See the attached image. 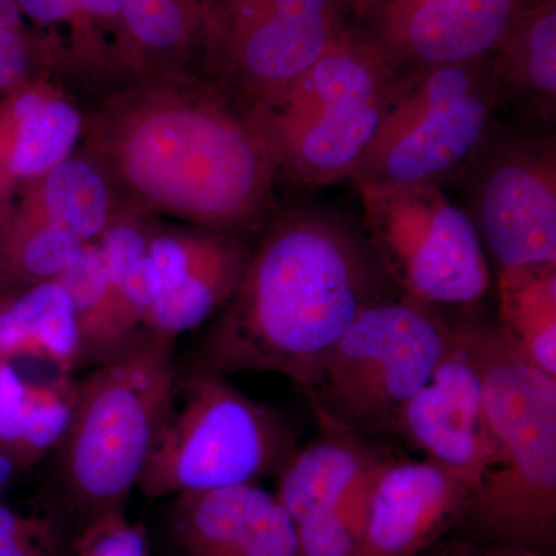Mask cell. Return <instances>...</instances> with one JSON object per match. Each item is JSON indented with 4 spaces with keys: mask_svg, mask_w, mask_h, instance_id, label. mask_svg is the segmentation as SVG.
Listing matches in <instances>:
<instances>
[{
    "mask_svg": "<svg viewBox=\"0 0 556 556\" xmlns=\"http://www.w3.org/2000/svg\"><path fill=\"white\" fill-rule=\"evenodd\" d=\"M83 134L119 207L229 236L263 218L280 174L262 112L193 73L135 76Z\"/></svg>",
    "mask_w": 556,
    "mask_h": 556,
    "instance_id": "6da1fadb",
    "label": "cell"
},
{
    "mask_svg": "<svg viewBox=\"0 0 556 556\" xmlns=\"http://www.w3.org/2000/svg\"><path fill=\"white\" fill-rule=\"evenodd\" d=\"M399 294L364 225L336 208L300 206L269 223L199 369L276 372L313 393L332 348L358 314Z\"/></svg>",
    "mask_w": 556,
    "mask_h": 556,
    "instance_id": "7a4b0ae2",
    "label": "cell"
},
{
    "mask_svg": "<svg viewBox=\"0 0 556 556\" xmlns=\"http://www.w3.org/2000/svg\"><path fill=\"white\" fill-rule=\"evenodd\" d=\"M482 357L497 466L482 478L463 519L493 544L547 555L556 540V378L489 321Z\"/></svg>",
    "mask_w": 556,
    "mask_h": 556,
    "instance_id": "3957f363",
    "label": "cell"
},
{
    "mask_svg": "<svg viewBox=\"0 0 556 556\" xmlns=\"http://www.w3.org/2000/svg\"><path fill=\"white\" fill-rule=\"evenodd\" d=\"M175 338L146 331L118 356L75 383V404L60 444L70 500L90 521L123 514L177 386Z\"/></svg>",
    "mask_w": 556,
    "mask_h": 556,
    "instance_id": "277c9868",
    "label": "cell"
},
{
    "mask_svg": "<svg viewBox=\"0 0 556 556\" xmlns=\"http://www.w3.org/2000/svg\"><path fill=\"white\" fill-rule=\"evenodd\" d=\"M401 73L369 40L343 33L273 105L260 110L278 172L309 189L350 178Z\"/></svg>",
    "mask_w": 556,
    "mask_h": 556,
    "instance_id": "5b68a950",
    "label": "cell"
},
{
    "mask_svg": "<svg viewBox=\"0 0 556 556\" xmlns=\"http://www.w3.org/2000/svg\"><path fill=\"white\" fill-rule=\"evenodd\" d=\"M298 448L281 413L195 369L177 380L137 486L161 497L249 484L277 477Z\"/></svg>",
    "mask_w": 556,
    "mask_h": 556,
    "instance_id": "8992f818",
    "label": "cell"
},
{
    "mask_svg": "<svg viewBox=\"0 0 556 556\" xmlns=\"http://www.w3.org/2000/svg\"><path fill=\"white\" fill-rule=\"evenodd\" d=\"M500 101L489 58L404 70L350 179L357 189L439 185L477 152Z\"/></svg>",
    "mask_w": 556,
    "mask_h": 556,
    "instance_id": "52a82bcc",
    "label": "cell"
},
{
    "mask_svg": "<svg viewBox=\"0 0 556 556\" xmlns=\"http://www.w3.org/2000/svg\"><path fill=\"white\" fill-rule=\"evenodd\" d=\"M452 318L394 294L362 311L325 362L311 401L358 433L394 434L447 346Z\"/></svg>",
    "mask_w": 556,
    "mask_h": 556,
    "instance_id": "ba28073f",
    "label": "cell"
},
{
    "mask_svg": "<svg viewBox=\"0 0 556 556\" xmlns=\"http://www.w3.org/2000/svg\"><path fill=\"white\" fill-rule=\"evenodd\" d=\"M364 229L401 294L434 306H471L490 287L473 222L439 185L367 186Z\"/></svg>",
    "mask_w": 556,
    "mask_h": 556,
    "instance_id": "9c48e42d",
    "label": "cell"
},
{
    "mask_svg": "<svg viewBox=\"0 0 556 556\" xmlns=\"http://www.w3.org/2000/svg\"><path fill=\"white\" fill-rule=\"evenodd\" d=\"M346 31L340 0H201L207 78L268 109Z\"/></svg>",
    "mask_w": 556,
    "mask_h": 556,
    "instance_id": "30bf717a",
    "label": "cell"
},
{
    "mask_svg": "<svg viewBox=\"0 0 556 556\" xmlns=\"http://www.w3.org/2000/svg\"><path fill=\"white\" fill-rule=\"evenodd\" d=\"M466 211L500 269L556 265V142L486 135L464 169Z\"/></svg>",
    "mask_w": 556,
    "mask_h": 556,
    "instance_id": "8fae6325",
    "label": "cell"
},
{
    "mask_svg": "<svg viewBox=\"0 0 556 556\" xmlns=\"http://www.w3.org/2000/svg\"><path fill=\"white\" fill-rule=\"evenodd\" d=\"M482 327L484 320L478 317L452 318L444 353L394 427V434L428 459L478 481L497 466V445L485 415Z\"/></svg>",
    "mask_w": 556,
    "mask_h": 556,
    "instance_id": "7c38bea8",
    "label": "cell"
},
{
    "mask_svg": "<svg viewBox=\"0 0 556 556\" xmlns=\"http://www.w3.org/2000/svg\"><path fill=\"white\" fill-rule=\"evenodd\" d=\"M526 0H354L367 24L362 36L396 67L484 60L506 35Z\"/></svg>",
    "mask_w": 556,
    "mask_h": 556,
    "instance_id": "4fadbf2b",
    "label": "cell"
},
{
    "mask_svg": "<svg viewBox=\"0 0 556 556\" xmlns=\"http://www.w3.org/2000/svg\"><path fill=\"white\" fill-rule=\"evenodd\" d=\"M481 481L438 460L388 459L380 468L361 556H417L457 519Z\"/></svg>",
    "mask_w": 556,
    "mask_h": 556,
    "instance_id": "5bb4252c",
    "label": "cell"
},
{
    "mask_svg": "<svg viewBox=\"0 0 556 556\" xmlns=\"http://www.w3.org/2000/svg\"><path fill=\"white\" fill-rule=\"evenodd\" d=\"M175 510L190 556H300L294 519L255 482L182 493Z\"/></svg>",
    "mask_w": 556,
    "mask_h": 556,
    "instance_id": "9a60e30c",
    "label": "cell"
},
{
    "mask_svg": "<svg viewBox=\"0 0 556 556\" xmlns=\"http://www.w3.org/2000/svg\"><path fill=\"white\" fill-rule=\"evenodd\" d=\"M317 437L298 448L277 475L276 497L294 522L338 506L369 468L388 459L364 434L313 401Z\"/></svg>",
    "mask_w": 556,
    "mask_h": 556,
    "instance_id": "2e32d148",
    "label": "cell"
},
{
    "mask_svg": "<svg viewBox=\"0 0 556 556\" xmlns=\"http://www.w3.org/2000/svg\"><path fill=\"white\" fill-rule=\"evenodd\" d=\"M30 357L67 375L80 365L75 306L58 280L0 295V362Z\"/></svg>",
    "mask_w": 556,
    "mask_h": 556,
    "instance_id": "e0dca14e",
    "label": "cell"
},
{
    "mask_svg": "<svg viewBox=\"0 0 556 556\" xmlns=\"http://www.w3.org/2000/svg\"><path fill=\"white\" fill-rule=\"evenodd\" d=\"M486 58L501 100L515 98L538 118H554L556 0H541L519 11Z\"/></svg>",
    "mask_w": 556,
    "mask_h": 556,
    "instance_id": "ac0fdd59",
    "label": "cell"
},
{
    "mask_svg": "<svg viewBox=\"0 0 556 556\" xmlns=\"http://www.w3.org/2000/svg\"><path fill=\"white\" fill-rule=\"evenodd\" d=\"M201 47V0H123L116 61L135 76L190 73Z\"/></svg>",
    "mask_w": 556,
    "mask_h": 556,
    "instance_id": "d6986e66",
    "label": "cell"
},
{
    "mask_svg": "<svg viewBox=\"0 0 556 556\" xmlns=\"http://www.w3.org/2000/svg\"><path fill=\"white\" fill-rule=\"evenodd\" d=\"M84 131L78 110L46 87L17 94L10 108V138L0 166L11 178H40L68 159Z\"/></svg>",
    "mask_w": 556,
    "mask_h": 556,
    "instance_id": "ffe728a7",
    "label": "cell"
},
{
    "mask_svg": "<svg viewBox=\"0 0 556 556\" xmlns=\"http://www.w3.org/2000/svg\"><path fill=\"white\" fill-rule=\"evenodd\" d=\"M248 260L243 244L236 237L226 236L185 277L163 289L146 318V331L177 339L181 332L199 327L215 311L228 305Z\"/></svg>",
    "mask_w": 556,
    "mask_h": 556,
    "instance_id": "44dd1931",
    "label": "cell"
},
{
    "mask_svg": "<svg viewBox=\"0 0 556 556\" xmlns=\"http://www.w3.org/2000/svg\"><path fill=\"white\" fill-rule=\"evenodd\" d=\"M58 281L75 306L80 364L100 365L118 356L138 338L112 281L98 241L87 243L79 258Z\"/></svg>",
    "mask_w": 556,
    "mask_h": 556,
    "instance_id": "7402d4cb",
    "label": "cell"
},
{
    "mask_svg": "<svg viewBox=\"0 0 556 556\" xmlns=\"http://www.w3.org/2000/svg\"><path fill=\"white\" fill-rule=\"evenodd\" d=\"M501 334L556 378V265L497 270Z\"/></svg>",
    "mask_w": 556,
    "mask_h": 556,
    "instance_id": "603a6c76",
    "label": "cell"
},
{
    "mask_svg": "<svg viewBox=\"0 0 556 556\" xmlns=\"http://www.w3.org/2000/svg\"><path fill=\"white\" fill-rule=\"evenodd\" d=\"M39 179L25 207L72 230L84 243L100 239L115 212V199L94 163L68 156Z\"/></svg>",
    "mask_w": 556,
    "mask_h": 556,
    "instance_id": "cb8c5ba5",
    "label": "cell"
},
{
    "mask_svg": "<svg viewBox=\"0 0 556 556\" xmlns=\"http://www.w3.org/2000/svg\"><path fill=\"white\" fill-rule=\"evenodd\" d=\"M87 243L72 230L25 207L11 219L5 247L10 291L56 280L79 258Z\"/></svg>",
    "mask_w": 556,
    "mask_h": 556,
    "instance_id": "d4e9b609",
    "label": "cell"
},
{
    "mask_svg": "<svg viewBox=\"0 0 556 556\" xmlns=\"http://www.w3.org/2000/svg\"><path fill=\"white\" fill-rule=\"evenodd\" d=\"M75 404V383L62 375L50 382L28 383L24 426L11 464L27 470L51 450L60 447L67 433Z\"/></svg>",
    "mask_w": 556,
    "mask_h": 556,
    "instance_id": "484cf974",
    "label": "cell"
},
{
    "mask_svg": "<svg viewBox=\"0 0 556 556\" xmlns=\"http://www.w3.org/2000/svg\"><path fill=\"white\" fill-rule=\"evenodd\" d=\"M300 556H361L364 532L338 507L295 522Z\"/></svg>",
    "mask_w": 556,
    "mask_h": 556,
    "instance_id": "4316f807",
    "label": "cell"
},
{
    "mask_svg": "<svg viewBox=\"0 0 556 556\" xmlns=\"http://www.w3.org/2000/svg\"><path fill=\"white\" fill-rule=\"evenodd\" d=\"M0 556H60V535L46 519L0 504Z\"/></svg>",
    "mask_w": 556,
    "mask_h": 556,
    "instance_id": "83f0119b",
    "label": "cell"
},
{
    "mask_svg": "<svg viewBox=\"0 0 556 556\" xmlns=\"http://www.w3.org/2000/svg\"><path fill=\"white\" fill-rule=\"evenodd\" d=\"M76 556H148L144 533L123 514H109L90 521L76 543Z\"/></svg>",
    "mask_w": 556,
    "mask_h": 556,
    "instance_id": "f1b7e54d",
    "label": "cell"
},
{
    "mask_svg": "<svg viewBox=\"0 0 556 556\" xmlns=\"http://www.w3.org/2000/svg\"><path fill=\"white\" fill-rule=\"evenodd\" d=\"M27 404V382L11 362H0V455L11 463L20 442Z\"/></svg>",
    "mask_w": 556,
    "mask_h": 556,
    "instance_id": "f546056e",
    "label": "cell"
},
{
    "mask_svg": "<svg viewBox=\"0 0 556 556\" xmlns=\"http://www.w3.org/2000/svg\"><path fill=\"white\" fill-rule=\"evenodd\" d=\"M36 43L24 27L0 28V90L27 78L35 61Z\"/></svg>",
    "mask_w": 556,
    "mask_h": 556,
    "instance_id": "4dcf8cb0",
    "label": "cell"
},
{
    "mask_svg": "<svg viewBox=\"0 0 556 556\" xmlns=\"http://www.w3.org/2000/svg\"><path fill=\"white\" fill-rule=\"evenodd\" d=\"M78 7L84 31L89 40L91 56H100L102 53V36L113 35L115 38V56L121 36V13H123V0H75Z\"/></svg>",
    "mask_w": 556,
    "mask_h": 556,
    "instance_id": "1f68e13d",
    "label": "cell"
},
{
    "mask_svg": "<svg viewBox=\"0 0 556 556\" xmlns=\"http://www.w3.org/2000/svg\"><path fill=\"white\" fill-rule=\"evenodd\" d=\"M22 14L38 24L60 27L67 25L73 33L76 50L90 56L89 42L75 0H14ZM91 58V56H90Z\"/></svg>",
    "mask_w": 556,
    "mask_h": 556,
    "instance_id": "d6a6232c",
    "label": "cell"
},
{
    "mask_svg": "<svg viewBox=\"0 0 556 556\" xmlns=\"http://www.w3.org/2000/svg\"><path fill=\"white\" fill-rule=\"evenodd\" d=\"M427 556H546L538 554L535 551H529L525 547L503 546L495 544L492 547L473 546V544L455 543L448 544L437 551L431 552Z\"/></svg>",
    "mask_w": 556,
    "mask_h": 556,
    "instance_id": "836d02e7",
    "label": "cell"
},
{
    "mask_svg": "<svg viewBox=\"0 0 556 556\" xmlns=\"http://www.w3.org/2000/svg\"><path fill=\"white\" fill-rule=\"evenodd\" d=\"M3 175L0 172V295L10 291L9 278H7L5 247L9 239L11 218L9 212L2 211Z\"/></svg>",
    "mask_w": 556,
    "mask_h": 556,
    "instance_id": "e575fe53",
    "label": "cell"
},
{
    "mask_svg": "<svg viewBox=\"0 0 556 556\" xmlns=\"http://www.w3.org/2000/svg\"><path fill=\"white\" fill-rule=\"evenodd\" d=\"M22 13L14 0H0V28L21 27Z\"/></svg>",
    "mask_w": 556,
    "mask_h": 556,
    "instance_id": "d590c367",
    "label": "cell"
},
{
    "mask_svg": "<svg viewBox=\"0 0 556 556\" xmlns=\"http://www.w3.org/2000/svg\"><path fill=\"white\" fill-rule=\"evenodd\" d=\"M14 471H16V468H14L13 464L5 456L0 455V493L9 485Z\"/></svg>",
    "mask_w": 556,
    "mask_h": 556,
    "instance_id": "8d00e7d4",
    "label": "cell"
},
{
    "mask_svg": "<svg viewBox=\"0 0 556 556\" xmlns=\"http://www.w3.org/2000/svg\"><path fill=\"white\" fill-rule=\"evenodd\" d=\"M340 3H343V5L350 7L353 5L354 0H340Z\"/></svg>",
    "mask_w": 556,
    "mask_h": 556,
    "instance_id": "74e56055",
    "label": "cell"
},
{
    "mask_svg": "<svg viewBox=\"0 0 556 556\" xmlns=\"http://www.w3.org/2000/svg\"><path fill=\"white\" fill-rule=\"evenodd\" d=\"M527 3H536V2H541V0H526Z\"/></svg>",
    "mask_w": 556,
    "mask_h": 556,
    "instance_id": "f35d334b",
    "label": "cell"
}]
</instances>
